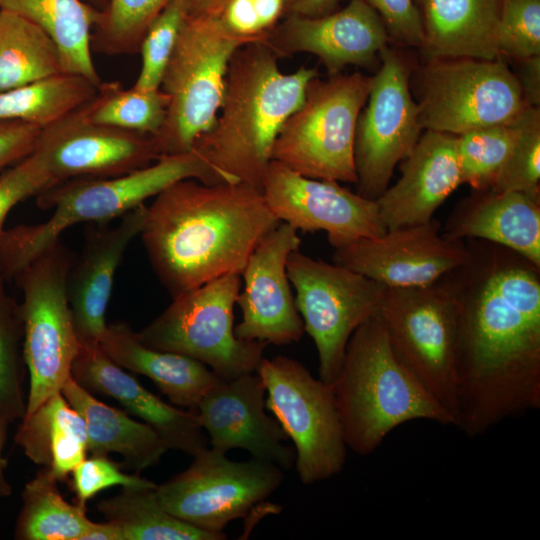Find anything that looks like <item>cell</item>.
<instances>
[{"instance_id": "cell-38", "label": "cell", "mask_w": 540, "mask_h": 540, "mask_svg": "<svg viewBox=\"0 0 540 540\" xmlns=\"http://www.w3.org/2000/svg\"><path fill=\"white\" fill-rule=\"evenodd\" d=\"M0 270V416L9 423L23 419L26 364L23 354V321L20 305L9 295Z\"/></svg>"}, {"instance_id": "cell-25", "label": "cell", "mask_w": 540, "mask_h": 540, "mask_svg": "<svg viewBox=\"0 0 540 540\" xmlns=\"http://www.w3.org/2000/svg\"><path fill=\"white\" fill-rule=\"evenodd\" d=\"M442 234L511 249L540 266V200L515 191L473 190L447 218Z\"/></svg>"}, {"instance_id": "cell-31", "label": "cell", "mask_w": 540, "mask_h": 540, "mask_svg": "<svg viewBox=\"0 0 540 540\" xmlns=\"http://www.w3.org/2000/svg\"><path fill=\"white\" fill-rule=\"evenodd\" d=\"M58 480L43 467L22 492L14 537L17 540H81L94 522L85 506L71 504L61 495Z\"/></svg>"}, {"instance_id": "cell-8", "label": "cell", "mask_w": 540, "mask_h": 540, "mask_svg": "<svg viewBox=\"0 0 540 540\" xmlns=\"http://www.w3.org/2000/svg\"><path fill=\"white\" fill-rule=\"evenodd\" d=\"M240 47L208 17L189 11L160 84L169 98L165 121L153 136L160 156L191 151L212 127L230 60Z\"/></svg>"}, {"instance_id": "cell-16", "label": "cell", "mask_w": 540, "mask_h": 540, "mask_svg": "<svg viewBox=\"0 0 540 540\" xmlns=\"http://www.w3.org/2000/svg\"><path fill=\"white\" fill-rule=\"evenodd\" d=\"M261 192L280 222L297 231H323L334 249L387 231L376 201L337 181L305 177L276 161L266 170Z\"/></svg>"}, {"instance_id": "cell-47", "label": "cell", "mask_w": 540, "mask_h": 540, "mask_svg": "<svg viewBox=\"0 0 540 540\" xmlns=\"http://www.w3.org/2000/svg\"><path fill=\"white\" fill-rule=\"evenodd\" d=\"M520 61V73L517 76L526 103L539 107L540 103V55Z\"/></svg>"}, {"instance_id": "cell-7", "label": "cell", "mask_w": 540, "mask_h": 540, "mask_svg": "<svg viewBox=\"0 0 540 540\" xmlns=\"http://www.w3.org/2000/svg\"><path fill=\"white\" fill-rule=\"evenodd\" d=\"M371 85L360 72L313 78L276 138L272 161L305 177L355 184V132Z\"/></svg>"}, {"instance_id": "cell-48", "label": "cell", "mask_w": 540, "mask_h": 540, "mask_svg": "<svg viewBox=\"0 0 540 540\" xmlns=\"http://www.w3.org/2000/svg\"><path fill=\"white\" fill-rule=\"evenodd\" d=\"M338 2L339 0H286L285 16H323L334 12Z\"/></svg>"}, {"instance_id": "cell-46", "label": "cell", "mask_w": 540, "mask_h": 540, "mask_svg": "<svg viewBox=\"0 0 540 540\" xmlns=\"http://www.w3.org/2000/svg\"><path fill=\"white\" fill-rule=\"evenodd\" d=\"M40 131L26 122L0 121V169L31 154Z\"/></svg>"}, {"instance_id": "cell-14", "label": "cell", "mask_w": 540, "mask_h": 540, "mask_svg": "<svg viewBox=\"0 0 540 540\" xmlns=\"http://www.w3.org/2000/svg\"><path fill=\"white\" fill-rule=\"evenodd\" d=\"M283 481L277 465L251 458L230 460L226 453L206 448L191 465L155 491L163 508L204 531L223 533L229 522L244 518Z\"/></svg>"}, {"instance_id": "cell-15", "label": "cell", "mask_w": 540, "mask_h": 540, "mask_svg": "<svg viewBox=\"0 0 540 540\" xmlns=\"http://www.w3.org/2000/svg\"><path fill=\"white\" fill-rule=\"evenodd\" d=\"M380 57L382 64L372 77L354 142L356 192L374 201L388 188L395 167L410 155L423 130L409 90L408 63L387 46Z\"/></svg>"}, {"instance_id": "cell-42", "label": "cell", "mask_w": 540, "mask_h": 540, "mask_svg": "<svg viewBox=\"0 0 540 540\" xmlns=\"http://www.w3.org/2000/svg\"><path fill=\"white\" fill-rule=\"evenodd\" d=\"M498 48L516 60L540 55V0H502Z\"/></svg>"}, {"instance_id": "cell-36", "label": "cell", "mask_w": 540, "mask_h": 540, "mask_svg": "<svg viewBox=\"0 0 540 540\" xmlns=\"http://www.w3.org/2000/svg\"><path fill=\"white\" fill-rule=\"evenodd\" d=\"M519 116L510 123L481 127L456 136L462 184H468L473 190L493 186L518 139Z\"/></svg>"}, {"instance_id": "cell-32", "label": "cell", "mask_w": 540, "mask_h": 540, "mask_svg": "<svg viewBox=\"0 0 540 540\" xmlns=\"http://www.w3.org/2000/svg\"><path fill=\"white\" fill-rule=\"evenodd\" d=\"M63 72L60 51L40 27L0 10V92Z\"/></svg>"}, {"instance_id": "cell-29", "label": "cell", "mask_w": 540, "mask_h": 540, "mask_svg": "<svg viewBox=\"0 0 540 540\" xmlns=\"http://www.w3.org/2000/svg\"><path fill=\"white\" fill-rule=\"evenodd\" d=\"M15 442L32 462L49 468L58 482L64 481L88 452L85 421L61 392L22 419Z\"/></svg>"}, {"instance_id": "cell-19", "label": "cell", "mask_w": 540, "mask_h": 540, "mask_svg": "<svg viewBox=\"0 0 540 540\" xmlns=\"http://www.w3.org/2000/svg\"><path fill=\"white\" fill-rule=\"evenodd\" d=\"M300 243L298 231L280 222L249 256L236 302L242 312L241 322L234 327L237 338L280 346L303 337L304 324L287 273L288 257Z\"/></svg>"}, {"instance_id": "cell-33", "label": "cell", "mask_w": 540, "mask_h": 540, "mask_svg": "<svg viewBox=\"0 0 540 540\" xmlns=\"http://www.w3.org/2000/svg\"><path fill=\"white\" fill-rule=\"evenodd\" d=\"M156 488H123L98 502L106 521L117 525L123 540H224L226 534L198 529L167 512Z\"/></svg>"}, {"instance_id": "cell-17", "label": "cell", "mask_w": 540, "mask_h": 540, "mask_svg": "<svg viewBox=\"0 0 540 540\" xmlns=\"http://www.w3.org/2000/svg\"><path fill=\"white\" fill-rule=\"evenodd\" d=\"M33 153L55 185L124 175L161 157L153 136L93 123L81 106L42 128Z\"/></svg>"}, {"instance_id": "cell-44", "label": "cell", "mask_w": 540, "mask_h": 540, "mask_svg": "<svg viewBox=\"0 0 540 540\" xmlns=\"http://www.w3.org/2000/svg\"><path fill=\"white\" fill-rule=\"evenodd\" d=\"M55 185L41 159L33 152L0 176V236L10 210L22 200Z\"/></svg>"}, {"instance_id": "cell-52", "label": "cell", "mask_w": 540, "mask_h": 540, "mask_svg": "<svg viewBox=\"0 0 540 540\" xmlns=\"http://www.w3.org/2000/svg\"><path fill=\"white\" fill-rule=\"evenodd\" d=\"M95 8L101 10L105 7L108 0H84Z\"/></svg>"}, {"instance_id": "cell-22", "label": "cell", "mask_w": 540, "mask_h": 540, "mask_svg": "<svg viewBox=\"0 0 540 540\" xmlns=\"http://www.w3.org/2000/svg\"><path fill=\"white\" fill-rule=\"evenodd\" d=\"M147 206L142 204L124 214L114 226L92 223L85 233L81 252L74 255L67 295L74 328L81 345H97L107 324L114 276L131 241L140 235Z\"/></svg>"}, {"instance_id": "cell-10", "label": "cell", "mask_w": 540, "mask_h": 540, "mask_svg": "<svg viewBox=\"0 0 540 540\" xmlns=\"http://www.w3.org/2000/svg\"><path fill=\"white\" fill-rule=\"evenodd\" d=\"M73 258L70 249L58 241L14 279L23 293V354L29 374L25 416L60 393L72 377L81 347L67 295Z\"/></svg>"}, {"instance_id": "cell-6", "label": "cell", "mask_w": 540, "mask_h": 540, "mask_svg": "<svg viewBox=\"0 0 540 540\" xmlns=\"http://www.w3.org/2000/svg\"><path fill=\"white\" fill-rule=\"evenodd\" d=\"M460 302L455 269L419 287L386 288L378 310L392 352L456 425Z\"/></svg>"}, {"instance_id": "cell-37", "label": "cell", "mask_w": 540, "mask_h": 540, "mask_svg": "<svg viewBox=\"0 0 540 540\" xmlns=\"http://www.w3.org/2000/svg\"><path fill=\"white\" fill-rule=\"evenodd\" d=\"M172 0H108L92 30V50L105 55L139 52L146 31Z\"/></svg>"}, {"instance_id": "cell-27", "label": "cell", "mask_w": 540, "mask_h": 540, "mask_svg": "<svg viewBox=\"0 0 540 540\" xmlns=\"http://www.w3.org/2000/svg\"><path fill=\"white\" fill-rule=\"evenodd\" d=\"M99 345L122 368L151 379L169 402L179 407L196 408L221 379L191 357L146 346L125 323L107 325Z\"/></svg>"}, {"instance_id": "cell-34", "label": "cell", "mask_w": 540, "mask_h": 540, "mask_svg": "<svg viewBox=\"0 0 540 540\" xmlns=\"http://www.w3.org/2000/svg\"><path fill=\"white\" fill-rule=\"evenodd\" d=\"M98 86L85 77L59 73L0 92V121L17 120L41 129L89 101Z\"/></svg>"}, {"instance_id": "cell-2", "label": "cell", "mask_w": 540, "mask_h": 540, "mask_svg": "<svg viewBox=\"0 0 540 540\" xmlns=\"http://www.w3.org/2000/svg\"><path fill=\"white\" fill-rule=\"evenodd\" d=\"M279 223L257 188L184 179L147 206L140 236L155 274L174 298L223 275H241L253 250Z\"/></svg>"}, {"instance_id": "cell-5", "label": "cell", "mask_w": 540, "mask_h": 540, "mask_svg": "<svg viewBox=\"0 0 540 540\" xmlns=\"http://www.w3.org/2000/svg\"><path fill=\"white\" fill-rule=\"evenodd\" d=\"M347 448L366 456L397 427L414 420L454 426L452 417L395 357L374 314L351 335L331 384Z\"/></svg>"}, {"instance_id": "cell-24", "label": "cell", "mask_w": 540, "mask_h": 540, "mask_svg": "<svg viewBox=\"0 0 540 540\" xmlns=\"http://www.w3.org/2000/svg\"><path fill=\"white\" fill-rule=\"evenodd\" d=\"M425 131L401 161V177L375 200L387 230L430 222L462 184L456 136Z\"/></svg>"}, {"instance_id": "cell-28", "label": "cell", "mask_w": 540, "mask_h": 540, "mask_svg": "<svg viewBox=\"0 0 540 540\" xmlns=\"http://www.w3.org/2000/svg\"><path fill=\"white\" fill-rule=\"evenodd\" d=\"M61 393L85 421L87 450L92 456L120 454L127 468L139 472L156 465L167 452L168 446L152 427L99 401L72 377Z\"/></svg>"}, {"instance_id": "cell-50", "label": "cell", "mask_w": 540, "mask_h": 540, "mask_svg": "<svg viewBox=\"0 0 540 540\" xmlns=\"http://www.w3.org/2000/svg\"><path fill=\"white\" fill-rule=\"evenodd\" d=\"M9 422L0 416V500L12 493V487L5 476L6 462L3 458V449L6 441L7 426Z\"/></svg>"}, {"instance_id": "cell-12", "label": "cell", "mask_w": 540, "mask_h": 540, "mask_svg": "<svg viewBox=\"0 0 540 540\" xmlns=\"http://www.w3.org/2000/svg\"><path fill=\"white\" fill-rule=\"evenodd\" d=\"M256 373L265 386L266 408L294 444L300 481L313 484L339 474L348 448L331 384L282 355L263 358Z\"/></svg>"}, {"instance_id": "cell-41", "label": "cell", "mask_w": 540, "mask_h": 540, "mask_svg": "<svg viewBox=\"0 0 540 540\" xmlns=\"http://www.w3.org/2000/svg\"><path fill=\"white\" fill-rule=\"evenodd\" d=\"M191 0H172L155 18L141 42V69L134 87L159 89L162 76L175 47Z\"/></svg>"}, {"instance_id": "cell-9", "label": "cell", "mask_w": 540, "mask_h": 540, "mask_svg": "<svg viewBox=\"0 0 540 540\" xmlns=\"http://www.w3.org/2000/svg\"><path fill=\"white\" fill-rule=\"evenodd\" d=\"M240 274H226L172 298L171 304L137 332L146 346L191 357L218 377L233 379L257 371L268 344L234 333Z\"/></svg>"}, {"instance_id": "cell-35", "label": "cell", "mask_w": 540, "mask_h": 540, "mask_svg": "<svg viewBox=\"0 0 540 540\" xmlns=\"http://www.w3.org/2000/svg\"><path fill=\"white\" fill-rule=\"evenodd\" d=\"M168 103L160 88L126 89L117 81H102L81 109L93 123L155 136L165 121Z\"/></svg>"}, {"instance_id": "cell-1", "label": "cell", "mask_w": 540, "mask_h": 540, "mask_svg": "<svg viewBox=\"0 0 540 540\" xmlns=\"http://www.w3.org/2000/svg\"><path fill=\"white\" fill-rule=\"evenodd\" d=\"M455 427L477 437L540 408V266L504 246L463 240Z\"/></svg>"}, {"instance_id": "cell-18", "label": "cell", "mask_w": 540, "mask_h": 540, "mask_svg": "<svg viewBox=\"0 0 540 540\" xmlns=\"http://www.w3.org/2000/svg\"><path fill=\"white\" fill-rule=\"evenodd\" d=\"M468 259L463 240L445 237L440 223L430 222L387 230L333 251V263L360 273L386 288H411L433 283Z\"/></svg>"}, {"instance_id": "cell-39", "label": "cell", "mask_w": 540, "mask_h": 540, "mask_svg": "<svg viewBox=\"0 0 540 540\" xmlns=\"http://www.w3.org/2000/svg\"><path fill=\"white\" fill-rule=\"evenodd\" d=\"M518 122V139L490 189L522 192L540 200L539 107L528 106Z\"/></svg>"}, {"instance_id": "cell-13", "label": "cell", "mask_w": 540, "mask_h": 540, "mask_svg": "<svg viewBox=\"0 0 540 540\" xmlns=\"http://www.w3.org/2000/svg\"><path fill=\"white\" fill-rule=\"evenodd\" d=\"M287 273L305 332L314 341L319 379L332 384L353 332L376 314L386 287L344 266L290 253Z\"/></svg>"}, {"instance_id": "cell-43", "label": "cell", "mask_w": 540, "mask_h": 540, "mask_svg": "<svg viewBox=\"0 0 540 540\" xmlns=\"http://www.w3.org/2000/svg\"><path fill=\"white\" fill-rule=\"evenodd\" d=\"M123 488H156L157 484L139 476L122 472L115 462L107 456H92L84 459L72 471V488L77 503L86 506V502L102 490L114 486Z\"/></svg>"}, {"instance_id": "cell-20", "label": "cell", "mask_w": 540, "mask_h": 540, "mask_svg": "<svg viewBox=\"0 0 540 540\" xmlns=\"http://www.w3.org/2000/svg\"><path fill=\"white\" fill-rule=\"evenodd\" d=\"M265 393L256 372L221 378L197 404V420L208 433L211 448L224 453L243 449L251 458L289 470L295 465V449L285 444L287 434L265 412Z\"/></svg>"}, {"instance_id": "cell-23", "label": "cell", "mask_w": 540, "mask_h": 540, "mask_svg": "<svg viewBox=\"0 0 540 540\" xmlns=\"http://www.w3.org/2000/svg\"><path fill=\"white\" fill-rule=\"evenodd\" d=\"M72 378L89 392L109 396L130 414L152 427L168 446L194 457L207 447L195 408L178 409L126 373L97 345H81Z\"/></svg>"}, {"instance_id": "cell-49", "label": "cell", "mask_w": 540, "mask_h": 540, "mask_svg": "<svg viewBox=\"0 0 540 540\" xmlns=\"http://www.w3.org/2000/svg\"><path fill=\"white\" fill-rule=\"evenodd\" d=\"M81 540H123L120 528L112 522H94Z\"/></svg>"}, {"instance_id": "cell-21", "label": "cell", "mask_w": 540, "mask_h": 540, "mask_svg": "<svg viewBox=\"0 0 540 540\" xmlns=\"http://www.w3.org/2000/svg\"><path fill=\"white\" fill-rule=\"evenodd\" d=\"M388 39L378 14L363 0H351L319 17L285 16L264 44L278 58L313 54L331 76L348 65H371Z\"/></svg>"}, {"instance_id": "cell-45", "label": "cell", "mask_w": 540, "mask_h": 540, "mask_svg": "<svg viewBox=\"0 0 540 540\" xmlns=\"http://www.w3.org/2000/svg\"><path fill=\"white\" fill-rule=\"evenodd\" d=\"M380 17L389 37L400 44L421 47L424 31L414 0H363Z\"/></svg>"}, {"instance_id": "cell-26", "label": "cell", "mask_w": 540, "mask_h": 540, "mask_svg": "<svg viewBox=\"0 0 540 540\" xmlns=\"http://www.w3.org/2000/svg\"><path fill=\"white\" fill-rule=\"evenodd\" d=\"M424 40L431 59L501 57L498 23L502 0H419Z\"/></svg>"}, {"instance_id": "cell-11", "label": "cell", "mask_w": 540, "mask_h": 540, "mask_svg": "<svg viewBox=\"0 0 540 540\" xmlns=\"http://www.w3.org/2000/svg\"><path fill=\"white\" fill-rule=\"evenodd\" d=\"M422 129L460 135L510 123L529 106L502 57L431 59L417 77Z\"/></svg>"}, {"instance_id": "cell-51", "label": "cell", "mask_w": 540, "mask_h": 540, "mask_svg": "<svg viewBox=\"0 0 540 540\" xmlns=\"http://www.w3.org/2000/svg\"><path fill=\"white\" fill-rule=\"evenodd\" d=\"M222 0H191L190 11L208 15L220 4Z\"/></svg>"}, {"instance_id": "cell-4", "label": "cell", "mask_w": 540, "mask_h": 540, "mask_svg": "<svg viewBox=\"0 0 540 540\" xmlns=\"http://www.w3.org/2000/svg\"><path fill=\"white\" fill-rule=\"evenodd\" d=\"M184 179L220 183L211 165L195 149L161 156L152 164L110 178L74 179L37 195L41 209H53L46 221L21 224L0 236V270L14 280L29 264L60 241L61 234L79 223H107L144 204Z\"/></svg>"}, {"instance_id": "cell-40", "label": "cell", "mask_w": 540, "mask_h": 540, "mask_svg": "<svg viewBox=\"0 0 540 540\" xmlns=\"http://www.w3.org/2000/svg\"><path fill=\"white\" fill-rule=\"evenodd\" d=\"M285 12L286 0H222L213 12L204 16L244 46L265 43Z\"/></svg>"}, {"instance_id": "cell-30", "label": "cell", "mask_w": 540, "mask_h": 540, "mask_svg": "<svg viewBox=\"0 0 540 540\" xmlns=\"http://www.w3.org/2000/svg\"><path fill=\"white\" fill-rule=\"evenodd\" d=\"M0 10L19 15L40 27L57 45L63 72L102 80L92 58L91 35L99 9L84 0H0Z\"/></svg>"}, {"instance_id": "cell-3", "label": "cell", "mask_w": 540, "mask_h": 540, "mask_svg": "<svg viewBox=\"0 0 540 540\" xmlns=\"http://www.w3.org/2000/svg\"><path fill=\"white\" fill-rule=\"evenodd\" d=\"M316 68L284 73L264 43L241 46L232 56L217 118L193 149L225 183L261 190L276 138L301 105Z\"/></svg>"}]
</instances>
